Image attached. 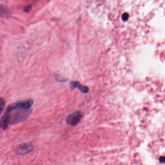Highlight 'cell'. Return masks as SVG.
<instances>
[{
	"label": "cell",
	"instance_id": "1",
	"mask_svg": "<svg viewBox=\"0 0 165 165\" xmlns=\"http://www.w3.org/2000/svg\"><path fill=\"white\" fill-rule=\"evenodd\" d=\"M33 104L32 99H28L9 105L1 120V128L5 130L9 124L16 125L25 121L32 114L31 108Z\"/></svg>",
	"mask_w": 165,
	"mask_h": 165
},
{
	"label": "cell",
	"instance_id": "2",
	"mask_svg": "<svg viewBox=\"0 0 165 165\" xmlns=\"http://www.w3.org/2000/svg\"><path fill=\"white\" fill-rule=\"evenodd\" d=\"M83 112L81 111H77L69 115L67 117L66 119V122L68 125L74 126L78 125V123L80 122L83 118Z\"/></svg>",
	"mask_w": 165,
	"mask_h": 165
},
{
	"label": "cell",
	"instance_id": "3",
	"mask_svg": "<svg viewBox=\"0 0 165 165\" xmlns=\"http://www.w3.org/2000/svg\"><path fill=\"white\" fill-rule=\"evenodd\" d=\"M33 150V147L32 144L30 143H23L17 147L16 149V153L18 155H25L32 152Z\"/></svg>",
	"mask_w": 165,
	"mask_h": 165
},
{
	"label": "cell",
	"instance_id": "4",
	"mask_svg": "<svg viewBox=\"0 0 165 165\" xmlns=\"http://www.w3.org/2000/svg\"><path fill=\"white\" fill-rule=\"evenodd\" d=\"M70 86L72 90L78 88L83 94H87L89 91V89L88 87L82 85L78 81H71Z\"/></svg>",
	"mask_w": 165,
	"mask_h": 165
},
{
	"label": "cell",
	"instance_id": "5",
	"mask_svg": "<svg viewBox=\"0 0 165 165\" xmlns=\"http://www.w3.org/2000/svg\"><path fill=\"white\" fill-rule=\"evenodd\" d=\"M5 101L4 100L3 98H1V100H0V108H1V112H3V110H4V107H5Z\"/></svg>",
	"mask_w": 165,
	"mask_h": 165
},
{
	"label": "cell",
	"instance_id": "6",
	"mask_svg": "<svg viewBox=\"0 0 165 165\" xmlns=\"http://www.w3.org/2000/svg\"><path fill=\"white\" fill-rule=\"evenodd\" d=\"M129 17V15L127 13L123 14V16H122V19L123 20V21H126L128 19Z\"/></svg>",
	"mask_w": 165,
	"mask_h": 165
},
{
	"label": "cell",
	"instance_id": "7",
	"mask_svg": "<svg viewBox=\"0 0 165 165\" xmlns=\"http://www.w3.org/2000/svg\"><path fill=\"white\" fill-rule=\"evenodd\" d=\"M31 8H32V5H27V6H25V7L24 8V10L25 12H29L31 10Z\"/></svg>",
	"mask_w": 165,
	"mask_h": 165
},
{
	"label": "cell",
	"instance_id": "8",
	"mask_svg": "<svg viewBox=\"0 0 165 165\" xmlns=\"http://www.w3.org/2000/svg\"><path fill=\"white\" fill-rule=\"evenodd\" d=\"M56 80H58V81H61V82H63V81H65V79H63L62 77L60 78V76H56Z\"/></svg>",
	"mask_w": 165,
	"mask_h": 165
},
{
	"label": "cell",
	"instance_id": "9",
	"mask_svg": "<svg viewBox=\"0 0 165 165\" xmlns=\"http://www.w3.org/2000/svg\"><path fill=\"white\" fill-rule=\"evenodd\" d=\"M159 160H160V162L164 163H165V157H162L160 158Z\"/></svg>",
	"mask_w": 165,
	"mask_h": 165
}]
</instances>
